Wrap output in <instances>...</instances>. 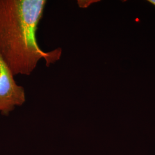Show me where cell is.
Segmentation results:
<instances>
[{"label":"cell","instance_id":"obj_1","mask_svg":"<svg viewBox=\"0 0 155 155\" xmlns=\"http://www.w3.org/2000/svg\"><path fill=\"white\" fill-rule=\"evenodd\" d=\"M46 4L45 0H0V56L14 76H29L40 60L49 67L61 57V48L45 52L38 42Z\"/></svg>","mask_w":155,"mask_h":155},{"label":"cell","instance_id":"obj_3","mask_svg":"<svg viewBox=\"0 0 155 155\" xmlns=\"http://www.w3.org/2000/svg\"><path fill=\"white\" fill-rule=\"evenodd\" d=\"M148 1L150 2V4H153V5L155 6V0H149Z\"/></svg>","mask_w":155,"mask_h":155},{"label":"cell","instance_id":"obj_2","mask_svg":"<svg viewBox=\"0 0 155 155\" xmlns=\"http://www.w3.org/2000/svg\"><path fill=\"white\" fill-rule=\"evenodd\" d=\"M25 89L17 84L11 70L0 56V113H9L25 102Z\"/></svg>","mask_w":155,"mask_h":155}]
</instances>
